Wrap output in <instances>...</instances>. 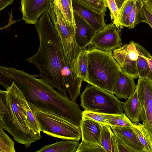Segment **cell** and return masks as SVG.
Wrapping results in <instances>:
<instances>
[{
  "label": "cell",
  "instance_id": "20",
  "mask_svg": "<svg viewBox=\"0 0 152 152\" xmlns=\"http://www.w3.org/2000/svg\"><path fill=\"white\" fill-rule=\"evenodd\" d=\"M138 52L137 61L138 77L139 78H146L149 72V67L148 62L144 56L145 49L139 43L134 42Z\"/></svg>",
  "mask_w": 152,
  "mask_h": 152
},
{
  "label": "cell",
  "instance_id": "21",
  "mask_svg": "<svg viewBox=\"0 0 152 152\" xmlns=\"http://www.w3.org/2000/svg\"><path fill=\"white\" fill-rule=\"evenodd\" d=\"M133 127L142 145L144 152H152V140L143 124L133 123Z\"/></svg>",
  "mask_w": 152,
  "mask_h": 152
},
{
  "label": "cell",
  "instance_id": "16",
  "mask_svg": "<svg viewBox=\"0 0 152 152\" xmlns=\"http://www.w3.org/2000/svg\"><path fill=\"white\" fill-rule=\"evenodd\" d=\"M123 104V110L128 118L133 123L139 122L140 104L137 87L134 93Z\"/></svg>",
  "mask_w": 152,
  "mask_h": 152
},
{
  "label": "cell",
  "instance_id": "15",
  "mask_svg": "<svg viewBox=\"0 0 152 152\" xmlns=\"http://www.w3.org/2000/svg\"><path fill=\"white\" fill-rule=\"evenodd\" d=\"M134 79L121 70L116 81L113 94L118 99H128L134 93L136 88Z\"/></svg>",
  "mask_w": 152,
  "mask_h": 152
},
{
  "label": "cell",
  "instance_id": "3",
  "mask_svg": "<svg viewBox=\"0 0 152 152\" xmlns=\"http://www.w3.org/2000/svg\"><path fill=\"white\" fill-rule=\"evenodd\" d=\"M0 91V129L28 148L42 138L39 124L22 91L14 83Z\"/></svg>",
  "mask_w": 152,
  "mask_h": 152
},
{
  "label": "cell",
  "instance_id": "19",
  "mask_svg": "<svg viewBox=\"0 0 152 152\" xmlns=\"http://www.w3.org/2000/svg\"><path fill=\"white\" fill-rule=\"evenodd\" d=\"M143 0H134L131 12L128 28H134L138 24L142 22L147 23L143 8Z\"/></svg>",
  "mask_w": 152,
  "mask_h": 152
},
{
  "label": "cell",
  "instance_id": "12",
  "mask_svg": "<svg viewBox=\"0 0 152 152\" xmlns=\"http://www.w3.org/2000/svg\"><path fill=\"white\" fill-rule=\"evenodd\" d=\"M73 11L75 25V39L78 46L83 49L91 44L96 32L78 14Z\"/></svg>",
  "mask_w": 152,
  "mask_h": 152
},
{
  "label": "cell",
  "instance_id": "17",
  "mask_svg": "<svg viewBox=\"0 0 152 152\" xmlns=\"http://www.w3.org/2000/svg\"><path fill=\"white\" fill-rule=\"evenodd\" d=\"M75 141L66 140L46 145L36 152H76L79 145Z\"/></svg>",
  "mask_w": 152,
  "mask_h": 152
},
{
  "label": "cell",
  "instance_id": "36",
  "mask_svg": "<svg viewBox=\"0 0 152 152\" xmlns=\"http://www.w3.org/2000/svg\"><path fill=\"white\" fill-rule=\"evenodd\" d=\"M68 1L69 4L70 6L72 7V0H67Z\"/></svg>",
  "mask_w": 152,
  "mask_h": 152
},
{
  "label": "cell",
  "instance_id": "27",
  "mask_svg": "<svg viewBox=\"0 0 152 152\" xmlns=\"http://www.w3.org/2000/svg\"><path fill=\"white\" fill-rule=\"evenodd\" d=\"M86 6L99 12H106L107 6L105 0H77Z\"/></svg>",
  "mask_w": 152,
  "mask_h": 152
},
{
  "label": "cell",
  "instance_id": "34",
  "mask_svg": "<svg viewBox=\"0 0 152 152\" xmlns=\"http://www.w3.org/2000/svg\"><path fill=\"white\" fill-rule=\"evenodd\" d=\"M143 4L152 12V0H143Z\"/></svg>",
  "mask_w": 152,
  "mask_h": 152
},
{
  "label": "cell",
  "instance_id": "14",
  "mask_svg": "<svg viewBox=\"0 0 152 152\" xmlns=\"http://www.w3.org/2000/svg\"><path fill=\"white\" fill-rule=\"evenodd\" d=\"M110 126L115 135L121 139L134 152H144L133 126Z\"/></svg>",
  "mask_w": 152,
  "mask_h": 152
},
{
  "label": "cell",
  "instance_id": "29",
  "mask_svg": "<svg viewBox=\"0 0 152 152\" xmlns=\"http://www.w3.org/2000/svg\"><path fill=\"white\" fill-rule=\"evenodd\" d=\"M105 1L107 7L110 10L111 18V20H113V23L117 28L121 27L119 22V11L115 0H105Z\"/></svg>",
  "mask_w": 152,
  "mask_h": 152
},
{
  "label": "cell",
  "instance_id": "18",
  "mask_svg": "<svg viewBox=\"0 0 152 152\" xmlns=\"http://www.w3.org/2000/svg\"><path fill=\"white\" fill-rule=\"evenodd\" d=\"M102 124V123H101ZM101 134L102 146L106 152H118L115 135L107 124H102Z\"/></svg>",
  "mask_w": 152,
  "mask_h": 152
},
{
  "label": "cell",
  "instance_id": "24",
  "mask_svg": "<svg viewBox=\"0 0 152 152\" xmlns=\"http://www.w3.org/2000/svg\"><path fill=\"white\" fill-rule=\"evenodd\" d=\"M56 5L60 9L64 17L69 24L75 26L73 8L67 0H53Z\"/></svg>",
  "mask_w": 152,
  "mask_h": 152
},
{
  "label": "cell",
  "instance_id": "28",
  "mask_svg": "<svg viewBox=\"0 0 152 152\" xmlns=\"http://www.w3.org/2000/svg\"><path fill=\"white\" fill-rule=\"evenodd\" d=\"M106 152L101 145L93 144L82 140L76 152Z\"/></svg>",
  "mask_w": 152,
  "mask_h": 152
},
{
  "label": "cell",
  "instance_id": "23",
  "mask_svg": "<svg viewBox=\"0 0 152 152\" xmlns=\"http://www.w3.org/2000/svg\"><path fill=\"white\" fill-rule=\"evenodd\" d=\"M106 120L110 126L132 127L133 123L125 113L120 114H105Z\"/></svg>",
  "mask_w": 152,
  "mask_h": 152
},
{
  "label": "cell",
  "instance_id": "35",
  "mask_svg": "<svg viewBox=\"0 0 152 152\" xmlns=\"http://www.w3.org/2000/svg\"><path fill=\"white\" fill-rule=\"evenodd\" d=\"M119 11L126 0H115Z\"/></svg>",
  "mask_w": 152,
  "mask_h": 152
},
{
  "label": "cell",
  "instance_id": "22",
  "mask_svg": "<svg viewBox=\"0 0 152 152\" xmlns=\"http://www.w3.org/2000/svg\"><path fill=\"white\" fill-rule=\"evenodd\" d=\"M88 58L87 49H83L78 58L77 77L82 81L88 83Z\"/></svg>",
  "mask_w": 152,
  "mask_h": 152
},
{
  "label": "cell",
  "instance_id": "32",
  "mask_svg": "<svg viewBox=\"0 0 152 152\" xmlns=\"http://www.w3.org/2000/svg\"><path fill=\"white\" fill-rule=\"evenodd\" d=\"M144 56L148 62L150 69L147 78L152 83V56L146 49Z\"/></svg>",
  "mask_w": 152,
  "mask_h": 152
},
{
  "label": "cell",
  "instance_id": "25",
  "mask_svg": "<svg viewBox=\"0 0 152 152\" xmlns=\"http://www.w3.org/2000/svg\"><path fill=\"white\" fill-rule=\"evenodd\" d=\"M134 0H126L119 12L120 25L128 27L130 14L133 7Z\"/></svg>",
  "mask_w": 152,
  "mask_h": 152
},
{
  "label": "cell",
  "instance_id": "9",
  "mask_svg": "<svg viewBox=\"0 0 152 152\" xmlns=\"http://www.w3.org/2000/svg\"><path fill=\"white\" fill-rule=\"evenodd\" d=\"M121 28H117L113 23L106 25L96 33L90 44L98 49L105 51H111L121 47Z\"/></svg>",
  "mask_w": 152,
  "mask_h": 152
},
{
  "label": "cell",
  "instance_id": "13",
  "mask_svg": "<svg viewBox=\"0 0 152 152\" xmlns=\"http://www.w3.org/2000/svg\"><path fill=\"white\" fill-rule=\"evenodd\" d=\"M80 127L82 140L101 145V123L89 118H83Z\"/></svg>",
  "mask_w": 152,
  "mask_h": 152
},
{
  "label": "cell",
  "instance_id": "5",
  "mask_svg": "<svg viewBox=\"0 0 152 152\" xmlns=\"http://www.w3.org/2000/svg\"><path fill=\"white\" fill-rule=\"evenodd\" d=\"M41 131L47 135L64 140L79 142L81 138L80 127L75 125L50 112L31 107Z\"/></svg>",
  "mask_w": 152,
  "mask_h": 152
},
{
  "label": "cell",
  "instance_id": "4",
  "mask_svg": "<svg viewBox=\"0 0 152 152\" xmlns=\"http://www.w3.org/2000/svg\"><path fill=\"white\" fill-rule=\"evenodd\" d=\"M87 52L88 83L113 93L121 70L112 51L94 47L87 50Z\"/></svg>",
  "mask_w": 152,
  "mask_h": 152
},
{
  "label": "cell",
  "instance_id": "1",
  "mask_svg": "<svg viewBox=\"0 0 152 152\" xmlns=\"http://www.w3.org/2000/svg\"><path fill=\"white\" fill-rule=\"evenodd\" d=\"M38 35L37 52L26 60L34 65L39 74L35 75L50 84L58 92L73 99L80 94L82 80L67 66L60 38L48 12L35 25Z\"/></svg>",
  "mask_w": 152,
  "mask_h": 152
},
{
  "label": "cell",
  "instance_id": "7",
  "mask_svg": "<svg viewBox=\"0 0 152 152\" xmlns=\"http://www.w3.org/2000/svg\"><path fill=\"white\" fill-rule=\"evenodd\" d=\"M137 87L140 104V121L152 140V83L147 78H139Z\"/></svg>",
  "mask_w": 152,
  "mask_h": 152
},
{
  "label": "cell",
  "instance_id": "8",
  "mask_svg": "<svg viewBox=\"0 0 152 152\" xmlns=\"http://www.w3.org/2000/svg\"><path fill=\"white\" fill-rule=\"evenodd\" d=\"M112 53L122 72L134 79L138 77L137 61L138 52L134 42L131 41L114 50Z\"/></svg>",
  "mask_w": 152,
  "mask_h": 152
},
{
  "label": "cell",
  "instance_id": "6",
  "mask_svg": "<svg viewBox=\"0 0 152 152\" xmlns=\"http://www.w3.org/2000/svg\"><path fill=\"white\" fill-rule=\"evenodd\" d=\"M80 105L85 110L98 113L120 114L123 105L113 93L89 83L80 96Z\"/></svg>",
  "mask_w": 152,
  "mask_h": 152
},
{
  "label": "cell",
  "instance_id": "2",
  "mask_svg": "<svg viewBox=\"0 0 152 152\" xmlns=\"http://www.w3.org/2000/svg\"><path fill=\"white\" fill-rule=\"evenodd\" d=\"M13 82L22 91L31 108L50 112L80 127L82 111L76 102L35 75L23 70L0 66V84L6 89Z\"/></svg>",
  "mask_w": 152,
  "mask_h": 152
},
{
  "label": "cell",
  "instance_id": "33",
  "mask_svg": "<svg viewBox=\"0 0 152 152\" xmlns=\"http://www.w3.org/2000/svg\"><path fill=\"white\" fill-rule=\"evenodd\" d=\"M15 0H0V10L4 9L9 5L12 4Z\"/></svg>",
  "mask_w": 152,
  "mask_h": 152
},
{
  "label": "cell",
  "instance_id": "31",
  "mask_svg": "<svg viewBox=\"0 0 152 152\" xmlns=\"http://www.w3.org/2000/svg\"><path fill=\"white\" fill-rule=\"evenodd\" d=\"M118 152H134L124 141L115 135Z\"/></svg>",
  "mask_w": 152,
  "mask_h": 152
},
{
  "label": "cell",
  "instance_id": "10",
  "mask_svg": "<svg viewBox=\"0 0 152 152\" xmlns=\"http://www.w3.org/2000/svg\"><path fill=\"white\" fill-rule=\"evenodd\" d=\"M50 0H21L19 10L22 14V19L26 24H36L39 18L48 12Z\"/></svg>",
  "mask_w": 152,
  "mask_h": 152
},
{
  "label": "cell",
  "instance_id": "30",
  "mask_svg": "<svg viewBox=\"0 0 152 152\" xmlns=\"http://www.w3.org/2000/svg\"><path fill=\"white\" fill-rule=\"evenodd\" d=\"M89 118L100 123L108 125L106 120L105 114L84 110L82 111V118Z\"/></svg>",
  "mask_w": 152,
  "mask_h": 152
},
{
  "label": "cell",
  "instance_id": "26",
  "mask_svg": "<svg viewBox=\"0 0 152 152\" xmlns=\"http://www.w3.org/2000/svg\"><path fill=\"white\" fill-rule=\"evenodd\" d=\"M15 145L3 129H0V152H15Z\"/></svg>",
  "mask_w": 152,
  "mask_h": 152
},
{
  "label": "cell",
  "instance_id": "11",
  "mask_svg": "<svg viewBox=\"0 0 152 152\" xmlns=\"http://www.w3.org/2000/svg\"><path fill=\"white\" fill-rule=\"evenodd\" d=\"M72 5L73 11L85 20L96 32L106 25L104 21L105 12H99L77 0H72Z\"/></svg>",
  "mask_w": 152,
  "mask_h": 152
}]
</instances>
